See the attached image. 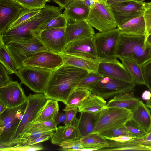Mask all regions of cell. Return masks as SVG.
<instances>
[{
    "instance_id": "1f68e13d",
    "label": "cell",
    "mask_w": 151,
    "mask_h": 151,
    "mask_svg": "<svg viewBox=\"0 0 151 151\" xmlns=\"http://www.w3.org/2000/svg\"><path fill=\"white\" fill-rule=\"evenodd\" d=\"M57 126L54 119L33 122L29 124L19 137L25 133L36 131L52 130L55 131L57 128Z\"/></svg>"
},
{
    "instance_id": "f6af8a7d",
    "label": "cell",
    "mask_w": 151,
    "mask_h": 151,
    "mask_svg": "<svg viewBox=\"0 0 151 151\" xmlns=\"http://www.w3.org/2000/svg\"><path fill=\"white\" fill-rule=\"evenodd\" d=\"M8 71L4 66L0 63V88L6 86L12 81L9 76Z\"/></svg>"
},
{
    "instance_id": "b9f144b4",
    "label": "cell",
    "mask_w": 151,
    "mask_h": 151,
    "mask_svg": "<svg viewBox=\"0 0 151 151\" xmlns=\"http://www.w3.org/2000/svg\"><path fill=\"white\" fill-rule=\"evenodd\" d=\"M125 126L129 132L136 137L144 138L148 134L141 129L131 119L126 123Z\"/></svg>"
},
{
    "instance_id": "603a6c76",
    "label": "cell",
    "mask_w": 151,
    "mask_h": 151,
    "mask_svg": "<svg viewBox=\"0 0 151 151\" xmlns=\"http://www.w3.org/2000/svg\"><path fill=\"white\" fill-rule=\"evenodd\" d=\"M144 138H135L124 142L106 139L107 146L99 149L97 151H148L141 144Z\"/></svg>"
},
{
    "instance_id": "7dc6e473",
    "label": "cell",
    "mask_w": 151,
    "mask_h": 151,
    "mask_svg": "<svg viewBox=\"0 0 151 151\" xmlns=\"http://www.w3.org/2000/svg\"><path fill=\"white\" fill-rule=\"evenodd\" d=\"M66 111L67 112V117L64 123L65 125H70L76 118V116L78 112V109H75Z\"/></svg>"
},
{
    "instance_id": "74e56055",
    "label": "cell",
    "mask_w": 151,
    "mask_h": 151,
    "mask_svg": "<svg viewBox=\"0 0 151 151\" xmlns=\"http://www.w3.org/2000/svg\"><path fill=\"white\" fill-rule=\"evenodd\" d=\"M18 3L24 9H42L50 0H12Z\"/></svg>"
},
{
    "instance_id": "9c48e42d",
    "label": "cell",
    "mask_w": 151,
    "mask_h": 151,
    "mask_svg": "<svg viewBox=\"0 0 151 151\" xmlns=\"http://www.w3.org/2000/svg\"><path fill=\"white\" fill-rule=\"evenodd\" d=\"M136 84L109 77H104L91 91L105 99L132 91Z\"/></svg>"
},
{
    "instance_id": "5bb4252c",
    "label": "cell",
    "mask_w": 151,
    "mask_h": 151,
    "mask_svg": "<svg viewBox=\"0 0 151 151\" xmlns=\"http://www.w3.org/2000/svg\"><path fill=\"white\" fill-rule=\"evenodd\" d=\"M62 53L100 62L98 56L93 36L68 44Z\"/></svg>"
},
{
    "instance_id": "484cf974",
    "label": "cell",
    "mask_w": 151,
    "mask_h": 151,
    "mask_svg": "<svg viewBox=\"0 0 151 151\" xmlns=\"http://www.w3.org/2000/svg\"><path fill=\"white\" fill-rule=\"evenodd\" d=\"M117 28L121 34L146 36V25L143 16L131 19Z\"/></svg>"
},
{
    "instance_id": "94428289",
    "label": "cell",
    "mask_w": 151,
    "mask_h": 151,
    "mask_svg": "<svg viewBox=\"0 0 151 151\" xmlns=\"http://www.w3.org/2000/svg\"><path fill=\"white\" fill-rule=\"evenodd\" d=\"M134 1H138V2H144L145 0H133Z\"/></svg>"
},
{
    "instance_id": "d590c367",
    "label": "cell",
    "mask_w": 151,
    "mask_h": 151,
    "mask_svg": "<svg viewBox=\"0 0 151 151\" xmlns=\"http://www.w3.org/2000/svg\"><path fill=\"white\" fill-rule=\"evenodd\" d=\"M57 145L60 147V150L64 151H76L83 148H98L93 145L82 143L80 139L65 141L59 143Z\"/></svg>"
},
{
    "instance_id": "6125c7cd",
    "label": "cell",
    "mask_w": 151,
    "mask_h": 151,
    "mask_svg": "<svg viewBox=\"0 0 151 151\" xmlns=\"http://www.w3.org/2000/svg\"><path fill=\"white\" fill-rule=\"evenodd\" d=\"M94 0L96 2H99V0Z\"/></svg>"
},
{
    "instance_id": "f907efd6",
    "label": "cell",
    "mask_w": 151,
    "mask_h": 151,
    "mask_svg": "<svg viewBox=\"0 0 151 151\" xmlns=\"http://www.w3.org/2000/svg\"><path fill=\"white\" fill-rule=\"evenodd\" d=\"M54 3L57 4L63 9H65L67 4L72 0H51Z\"/></svg>"
},
{
    "instance_id": "9a60e30c",
    "label": "cell",
    "mask_w": 151,
    "mask_h": 151,
    "mask_svg": "<svg viewBox=\"0 0 151 151\" xmlns=\"http://www.w3.org/2000/svg\"><path fill=\"white\" fill-rule=\"evenodd\" d=\"M66 27L44 30L37 37L49 50L61 54L67 45Z\"/></svg>"
},
{
    "instance_id": "ba28073f",
    "label": "cell",
    "mask_w": 151,
    "mask_h": 151,
    "mask_svg": "<svg viewBox=\"0 0 151 151\" xmlns=\"http://www.w3.org/2000/svg\"><path fill=\"white\" fill-rule=\"evenodd\" d=\"M86 21L99 32H103L117 27L110 6L100 0L90 8Z\"/></svg>"
},
{
    "instance_id": "ee69618b",
    "label": "cell",
    "mask_w": 151,
    "mask_h": 151,
    "mask_svg": "<svg viewBox=\"0 0 151 151\" xmlns=\"http://www.w3.org/2000/svg\"><path fill=\"white\" fill-rule=\"evenodd\" d=\"M146 86L151 92V59L141 65Z\"/></svg>"
},
{
    "instance_id": "ab89813d",
    "label": "cell",
    "mask_w": 151,
    "mask_h": 151,
    "mask_svg": "<svg viewBox=\"0 0 151 151\" xmlns=\"http://www.w3.org/2000/svg\"><path fill=\"white\" fill-rule=\"evenodd\" d=\"M99 134L106 139L121 135H126L136 137L129 132L126 128L125 124L118 128Z\"/></svg>"
},
{
    "instance_id": "816d5d0a",
    "label": "cell",
    "mask_w": 151,
    "mask_h": 151,
    "mask_svg": "<svg viewBox=\"0 0 151 151\" xmlns=\"http://www.w3.org/2000/svg\"><path fill=\"white\" fill-rule=\"evenodd\" d=\"M141 144L147 146H151V129L147 136L143 139Z\"/></svg>"
},
{
    "instance_id": "8992f818",
    "label": "cell",
    "mask_w": 151,
    "mask_h": 151,
    "mask_svg": "<svg viewBox=\"0 0 151 151\" xmlns=\"http://www.w3.org/2000/svg\"><path fill=\"white\" fill-rule=\"evenodd\" d=\"M121 33L118 28L95 34L93 38L100 62L117 60L116 51Z\"/></svg>"
},
{
    "instance_id": "836d02e7",
    "label": "cell",
    "mask_w": 151,
    "mask_h": 151,
    "mask_svg": "<svg viewBox=\"0 0 151 151\" xmlns=\"http://www.w3.org/2000/svg\"><path fill=\"white\" fill-rule=\"evenodd\" d=\"M104 77L97 72H89L80 81L77 88H84L91 91Z\"/></svg>"
},
{
    "instance_id": "30bf717a",
    "label": "cell",
    "mask_w": 151,
    "mask_h": 151,
    "mask_svg": "<svg viewBox=\"0 0 151 151\" xmlns=\"http://www.w3.org/2000/svg\"><path fill=\"white\" fill-rule=\"evenodd\" d=\"M47 99L44 93L30 94L27 97L26 106L23 116L19 126L9 142L5 145L17 139L29 124L33 122L43 107Z\"/></svg>"
},
{
    "instance_id": "f546056e",
    "label": "cell",
    "mask_w": 151,
    "mask_h": 151,
    "mask_svg": "<svg viewBox=\"0 0 151 151\" xmlns=\"http://www.w3.org/2000/svg\"><path fill=\"white\" fill-rule=\"evenodd\" d=\"M91 93L90 91L86 89L82 88H76L69 96L66 106L63 111L65 112L78 109Z\"/></svg>"
},
{
    "instance_id": "d4e9b609",
    "label": "cell",
    "mask_w": 151,
    "mask_h": 151,
    "mask_svg": "<svg viewBox=\"0 0 151 151\" xmlns=\"http://www.w3.org/2000/svg\"><path fill=\"white\" fill-rule=\"evenodd\" d=\"M140 99L135 97L132 91L114 96L107 103L106 108L118 107L131 111L136 106Z\"/></svg>"
},
{
    "instance_id": "4fadbf2b",
    "label": "cell",
    "mask_w": 151,
    "mask_h": 151,
    "mask_svg": "<svg viewBox=\"0 0 151 151\" xmlns=\"http://www.w3.org/2000/svg\"><path fill=\"white\" fill-rule=\"evenodd\" d=\"M25 103L7 108L0 115V147L7 144L16 131L21 120L16 117V114Z\"/></svg>"
},
{
    "instance_id": "4316f807",
    "label": "cell",
    "mask_w": 151,
    "mask_h": 151,
    "mask_svg": "<svg viewBox=\"0 0 151 151\" xmlns=\"http://www.w3.org/2000/svg\"><path fill=\"white\" fill-rule=\"evenodd\" d=\"M106 104L104 99L92 93L78 108V112L91 113L98 115L100 111L106 108Z\"/></svg>"
},
{
    "instance_id": "f1b7e54d",
    "label": "cell",
    "mask_w": 151,
    "mask_h": 151,
    "mask_svg": "<svg viewBox=\"0 0 151 151\" xmlns=\"http://www.w3.org/2000/svg\"><path fill=\"white\" fill-rule=\"evenodd\" d=\"M98 115L91 113L81 112L78 124L81 138L93 133L95 123Z\"/></svg>"
},
{
    "instance_id": "db71d44e",
    "label": "cell",
    "mask_w": 151,
    "mask_h": 151,
    "mask_svg": "<svg viewBox=\"0 0 151 151\" xmlns=\"http://www.w3.org/2000/svg\"><path fill=\"white\" fill-rule=\"evenodd\" d=\"M132 0H106V2L107 4L110 6L119 2Z\"/></svg>"
},
{
    "instance_id": "52a82bcc",
    "label": "cell",
    "mask_w": 151,
    "mask_h": 151,
    "mask_svg": "<svg viewBox=\"0 0 151 151\" xmlns=\"http://www.w3.org/2000/svg\"><path fill=\"white\" fill-rule=\"evenodd\" d=\"M53 70L37 67L24 66L15 74L24 84L34 92L44 93Z\"/></svg>"
},
{
    "instance_id": "2e32d148",
    "label": "cell",
    "mask_w": 151,
    "mask_h": 151,
    "mask_svg": "<svg viewBox=\"0 0 151 151\" xmlns=\"http://www.w3.org/2000/svg\"><path fill=\"white\" fill-rule=\"evenodd\" d=\"M27 97L21 84L12 81L0 88V103L7 108L19 106L26 102Z\"/></svg>"
},
{
    "instance_id": "60d3db41",
    "label": "cell",
    "mask_w": 151,
    "mask_h": 151,
    "mask_svg": "<svg viewBox=\"0 0 151 151\" xmlns=\"http://www.w3.org/2000/svg\"><path fill=\"white\" fill-rule=\"evenodd\" d=\"M68 23V21L63 14L53 18L43 27L42 31L53 28L66 27Z\"/></svg>"
},
{
    "instance_id": "e575fe53",
    "label": "cell",
    "mask_w": 151,
    "mask_h": 151,
    "mask_svg": "<svg viewBox=\"0 0 151 151\" xmlns=\"http://www.w3.org/2000/svg\"><path fill=\"white\" fill-rule=\"evenodd\" d=\"M80 140L82 143L93 145L100 149L108 145L106 139L98 133H91L81 138Z\"/></svg>"
},
{
    "instance_id": "6da1fadb",
    "label": "cell",
    "mask_w": 151,
    "mask_h": 151,
    "mask_svg": "<svg viewBox=\"0 0 151 151\" xmlns=\"http://www.w3.org/2000/svg\"><path fill=\"white\" fill-rule=\"evenodd\" d=\"M89 73L63 63L53 71L43 93L47 99L61 102L66 105L69 96Z\"/></svg>"
},
{
    "instance_id": "11a10c76",
    "label": "cell",
    "mask_w": 151,
    "mask_h": 151,
    "mask_svg": "<svg viewBox=\"0 0 151 151\" xmlns=\"http://www.w3.org/2000/svg\"><path fill=\"white\" fill-rule=\"evenodd\" d=\"M83 1L84 3L90 8L93 7L94 5L96 2L93 0H84Z\"/></svg>"
},
{
    "instance_id": "8fae6325",
    "label": "cell",
    "mask_w": 151,
    "mask_h": 151,
    "mask_svg": "<svg viewBox=\"0 0 151 151\" xmlns=\"http://www.w3.org/2000/svg\"><path fill=\"white\" fill-rule=\"evenodd\" d=\"M145 3L132 0L110 6L117 27H119L131 19L143 16Z\"/></svg>"
},
{
    "instance_id": "e7e4bbea",
    "label": "cell",
    "mask_w": 151,
    "mask_h": 151,
    "mask_svg": "<svg viewBox=\"0 0 151 151\" xmlns=\"http://www.w3.org/2000/svg\"><path fill=\"white\" fill-rule=\"evenodd\" d=\"M82 0V1H84V0Z\"/></svg>"
},
{
    "instance_id": "7bdbcfd3",
    "label": "cell",
    "mask_w": 151,
    "mask_h": 151,
    "mask_svg": "<svg viewBox=\"0 0 151 151\" xmlns=\"http://www.w3.org/2000/svg\"><path fill=\"white\" fill-rule=\"evenodd\" d=\"M143 16L146 27V39L148 35H151V2L145 3Z\"/></svg>"
},
{
    "instance_id": "e0dca14e",
    "label": "cell",
    "mask_w": 151,
    "mask_h": 151,
    "mask_svg": "<svg viewBox=\"0 0 151 151\" xmlns=\"http://www.w3.org/2000/svg\"><path fill=\"white\" fill-rule=\"evenodd\" d=\"M24 9L12 0H0V35L8 30Z\"/></svg>"
},
{
    "instance_id": "680465c9",
    "label": "cell",
    "mask_w": 151,
    "mask_h": 151,
    "mask_svg": "<svg viewBox=\"0 0 151 151\" xmlns=\"http://www.w3.org/2000/svg\"><path fill=\"white\" fill-rule=\"evenodd\" d=\"M146 105L148 108L151 109V98L150 99L147 101Z\"/></svg>"
},
{
    "instance_id": "f35d334b",
    "label": "cell",
    "mask_w": 151,
    "mask_h": 151,
    "mask_svg": "<svg viewBox=\"0 0 151 151\" xmlns=\"http://www.w3.org/2000/svg\"><path fill=\"white\" fill-rule=\"evenodd\" d=\"M43 147L40 144L25 145L17 144L13 146L0 149V151H34L42 150Z\"/></svg>"
},
{
    "instance_id": "9f6ffc18",
    "label": "cell",
    "mask_w": 151,
    "mask_h": 151,
    "mask_svg": "<svg viewBox=\"0 0 151 151\" xmlns=\"http://www.w3.org/2000/svg\"><path fill=\"white\" fill-rule=\"evenodd\" d=\"M0 115L3 113L7 108L0 103Z\"/></svg>"
},
{
    "instance_id": "ac0fdd59",
    "label": "cell",
    "mask_w": 151,
    "mask_h": 151,
    "mask_svg": "<svg viewBox=\"0 0 151 151\" xmlns=\"http://www.w3.org/2000/svg\"><path fill=\"white\" fill-rule=\"evenodd\" d=\"M97 73L104 77L135 83L124 66L118 60L113 62H100Z\"/></svg>"
},
{
    "instance_id": "681fc988",
    "label": "cell",
    "mask_w": 151,
    "mask_h": 151,
    "mask_svg": "<svg viewBox=\"0 0 151 151\" xmlns=\"http://www.w3.org/2000/svg\"><path fill=\"white\" fill-rule=\"evenodd\" d=\"M135 138L136 137L126 135H121L107 139L118 142H124L132 139Z\"/></svg>"
},
{
    "instance_id": "c3c4849f",
    "label": "cell",
    "mask_w": 151,
    "mask_h": 151,
    "mask_svg": "<svg viewBox=\"0 0 151 151\" xmlns=\"http://www.w3.org/2000/svg\"><path fill=\"white\" fill-rule=\"evenodd\" d=\"M67 117V112H58L55 120L56 124L58 125L60 123L65 122Z\"/></svg>"
},
{
    "instance_id": "7c38bea8",
    "label": "cell",
    "mask_w": 151,
    "mask_h": 151,
    "mask_svg": "<svg viewBox=\"0 0 151 151\" xmlns=\"http://www.w3.org/2000/svg\"><path fill=\"white\" fill-rule=\"evenodd\" d=\"M63 64L61 54L50 50L35 53L23 62V66L35 67L54 70Z\"/></svg>"
},
{
    "instance_id": "83f0119b",
    "label": "cell",
    "mask_w": 151,
    "mask_h": 151,
    "mask_svg": "<svg viewBox=\"0 0 151 151\" xmlns=\"http://www.w3.org/2000/svg\"><path fill=\"white\" fill-rule=\"evenodd\" d=\"M136 84L146 85L141 65L134 60L126 58H118Z\"/></svg>"
},
{
    "instance_id": "44dd1931",
    "label": "cell",
    "mask_w": 151,
    "mask_h": 151,
    "mask_svg": "<svg viewBox=\"0 0 151 151\" xmlns=\"http://www.w3.org/2000/svg\"><path fill=\"white\" fill-rule=\"evenodd\" d=\"M79 118H76L70 125L59 126L51 138V142L57 145L67 141L80 139L81 137L78 127Z\"/></svg>"
},
{
    "instance_id": "4dcf8cb0",
    "label": "cell",
    "mask_w": 151,
    "mask_h": 151,
    "mask_svg": "<svg viewBox=\"0 0 151 151\" xmlns=\"http://www.w3.org/2000/svg\"><path fill=\"white\" fill-rule=\"evenodd\" d=\"M58 102L53 100L47 99L33 122L55 119L59 111V106Z\"/></svg>"
},
{
    "instance_id": "d6986e66",
    "label": "cell",
    "mask_w": 151,
    "mask_h": 151,
    "mask_svg": "<svg viewBox=\"0 0 151 151\" xmlns=\"http://www.w3.org/2000/svg\"><path fill=\"white\" fill-rule=\"evenodd\" d=\"M66 44L93 36L94 30L86 20L68 23L65 31Z\"/></svg>"
},
{
    "instance_id": "cb8c5ba5",
    "label": "cell",
    "mask_w": 151,
    "mask_h": 151,
    "mask_svg": "<svg viewBox=\"0 0 151 151\" xmlns=\"http://www.w3.org/2000/svg\"><path fill=\"white\" fill-rule=\"evenodd\" d=\"M65 65L73 66L89 72H97L99 62L71 55L61 53Z\"/></svg>"
},
{
    "instance_id": "6f0895ef",
    "label": "cell",
    "mask_w": 151,
    "mask_h": 151,
    "mask_svg": "<svg viewBox=\"0 0 151 151\" xmlns=\"http://www.w3.org/2000/svg\"><path fill=\"white\" fill-rule=\"evenodd\" d=\"M145 42L151 46V35H148L145 39Z\"/></svg>"
},
{
    "instance_id": "7402d4cb",
    "label": "cell",
    "mask_w": 151,
    "mask_h": 151,
    "mask_svg": "<svg viewBox=\"0 0 151 151\" xmlns=\"http://www.w3.org/2000/svg\"><path fill=\"white\" fill-rule=\"evenodd\" d=\"M131 112V119L143 131L148 133L151 129L150 110L142 101L139 100Z\"/></svg>"
},
{
    "instance_id": "3957f363",
    "label": "cell",
    "mask_w": 151,
    "mask_h": 151,
    "mask_svg": "<svg viewBox=\"0 0 151 151\" xmlns=\"http://www.w3.org/2000/svg\"><path fill=\"white\" fill-rule=\"evenodd\" d=\"M144 35L121 34L116 57L132 59L141 65L151 59V46L145 42Z\"/></svg>"
},
{
    "instance_id": "bcb514c9",
    "label": "cell",
    "mask_w": 151,
    "mask_h": 151,
    "mask_svg": "<svg viewBox=\"0 0 151 151\" xmlns=\"http://www.w3.org/2000/svg\"><path fill=\"white\" fill-rule=\"evenodd\" d=\"M53 135H46L40 136L28 140L22 144L25 145H31L39 143L51 139Z\"/></svg>"
},
{
    "instance_id": "ffe728a7",
    "label": "cell",
    "mask_w": 151,
    "mask_h": 151,
    "mask_svg": "<svg viewBox=\"0 0 151 151\" xmlns=\"http://www.w3.org/2000/svg\"><path fill=\"white\" fill-rule=\"evenodd\" d=\"M65 9L63 14L70 23L86 20L90 11L81 0H72Z\"/></svg>"
},
{
    "instance_id": "7a4b0ae2",
    "label": "cell",
    "mask_w": 151,
    "mask_h": 151,
    "mask_svg": "<svg viewBox=\"0 0 151 151\" xmlns=\"http://www.w3.org/2000/svg\"><path fill=\"white\" fill-rule=\"evenodd\" d=\"M62 10L59 7L46 5L36 15L0 35V39L5 45L13 41L37 36L44 25L62 14Z\"/></svg>"
},
{
    "instance_id": "f5cc1de1",
    "label": "cell",
    "mask_w": 151,
    "mask_h": 151,
    "mask_svg": "<svg viewBox=\"0 0 151 151\" xmlns=\"http://www.w3.org/2000/svg\"><path fill=\"white\" fill-rule=\"evenodd\" d=\"M142 98L144 100H148L151 98V93L150 91H145L142 93Z\"/></svg>"
},
{
    "instance_id": "5b68a950",
    "label": "cell",
    "mask_w": 151,
    "mask_h": 151,
    "mask_svg": "<svg viewBox=\"0 0 151 151\" xmlns=\"http://www.w3.org/2000/svg\"><path fill=\"white\" fill-rule=\"evenodd\" d=\"M132 116L131 111L127 109L105 108L97 117L93 133L100 134L122 126L131 119Z\"/></svg>"
},
{
    "instance_id": "d6a6232c",
    "label": "cell",
    "mask_w": 151,
    "mask_h": 151,
    "mask_svg": "<svg viewBox=\"0 0 151 151\" xmlns=\"http://www.w3.org/2000/svg\"><path fill=\"white\" fill-rule=\"evenodd\" d=\"M0 61L9 74H15L17 70L5 45L0 39Z\"/></svg>"
},
{
    "instance_id": "91938a15",
    "label": "cell",
    "mask_w": 151,
    "mask_h": 151,
    "mask_svg": "<svg viewBox=\"0 0 151 151\" xmlns=\"http://www.w3.org/2000/svg\"><path fill=\"white\" fill-rule=\"evenodd\" d=\"M142 145L143 147L147 148V149L148 151H151V146H147Z\"/></svg>"
},
{
    "instance_id": "be15d7a7",
    "label": "cell",
    "mask_w": 151,
    "mask_h": 151,
    "mask_svg": "<svg viewBox=\"0 0 151 151\" xmlns=\"http://www.w3.org/2000/svg\"><path fill=\"white\" fill-rule=\"evenodd\" d=\"M99 1L100 0H99ZM102 1H104V2H106V0H101Z\"/></svg>"
},
{
    "instance_id": "8d00e7d4",
    "label": "cell",
    "mask_w": 151,
    "mask_h": 151,
    "mask_svg": "<svg viewBox=\"0 0 151 151\" xmlns=\"http://www.w3.org/2000/svg\"><path fill=\"white\" fill-rule=\"evenodd\" d=\"M42 9H24L11 24L7 30L15 27L27 20L39 12Z\"/></svg>"
},
{
    "instance_id": "277c9868",
    "label": "cell",
    "mask_w": 151,
    "mask_h": 151,
    "mask_svg": "<svg viewBox=\"0 0 151 151\" xmlns=\"http://www.w3.org/2000/svg\"><path fill=\"white\" fill-rule=\"evenodd\" d=\"M5 47L17 70L23 67V61L33 54L49 50L36 36L11 41Z\"/></svg>"
}]
</instances>
